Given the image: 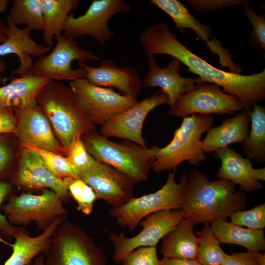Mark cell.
<instances>
[{"mask_svg":"<svg viewBox=\"0 0 265 265\" xmlns=\"http://www.w3.org/2000/svg\"><path fill=\"white\" fill-rule=\"evenodd\" d=\"M139 41L147 57L164 54L175 58L188 68L187 71L198 76V84L213 83L221 87L223 92L238 99L243 110L250 112L265 98V68L247 75L217 68L183 45L165 22L150 26L141 34Z\"/></svg>","mask_w":265,"mask_h":265,"instance_id":"cell-1","label":"cell"},{"mask_svg":"<svg viewBox=\"0 0 265 265\" xmlns=\"http://www.w3.org/2000/svg\"><path fill=\"white\" fill-rule=\"evenodd\" d=\"M187 175L180 210L183 218L194 225L226 219L246 207V193L236 190L237 185L233 182L223 179L210 181L196 168Z\"/></svg>","mask_w":265,"mask_h":265,"instance_id":"cell-2","label":"cell"},{"mask_svg":"<svg viewBox=\"0 0 265 265\" xmlns=\"http://www.w3.org/2000/svg\"><path fill=\"white\" fill-rule=\"evenodd\" d=\"M37 103L65 151L76 134L97 131L70 87L63 83L50 80L37 96Z\"/></svg>","mask_w":265,"mask_h":265,"instance_id":"cell-3","label":"cell"},{"mask_svg":"<svg viewBox=\"0 0 265 265\" xmlns=\"http://www.w3.org/2000/svg\"><path fill=\"white\" fill-rule=\"evenodd\" d=\"M88 153L131 178L135 184L147 181L158 146L143 147L124 140L113 142L94 132L82 136Z\"/></svg>","mask_w":265,"mask_h":265,"instance_id":"cell-4","label":"cell"},{"mask_svg":"<svg viewBox=\"0 0 265 265\" xmlns=\"http://www.w3.org/2000/svg\"><path fill=\"white\" fill-rule=\"evenodd\" d=\"M214 122L211 115L192 114L183 118L171 141L165 146L158 147L152 167L156 172L172 171L184 161L195 166L206 159L201 137Z\"/></svg>","mask_w":265,"mask_h":265,"instance_id":"cell-5","label":"cell"},{"mask_svg":"<svg viewBox=\"0 0 265 265\" xmlns=\"http://www.w3.org/2000/svg\"><path fill=\"white\" fill-rule=\"evenodd\" d=\"M45 265H106L105 251L85 230L64 220L43 254Z\"/></svg>","mask_w":265,"mask_h":265,"instance_id":"cell-6","label":"cell"},{"mask_svg":"<svg viewBox=\"0 0 265 265\" xmlns=\"http://www.w3.org/2000/svg\"><path fill=\"white\" fill-rule=\"evenodd\" d=\"M176 169L168 172L167 180L159 190L138 197H133L125 204L112 208L110 214L121 227L133 230L147 216L162 210H180L187 175L183 173L175 181Z\"/></svg>","mask_w":265,"mask_h":265,"instance_id":"cell-7","label":"cell"},{"mask_svg":"<svg viewBox=\"0 0 265 265\" xmlns=\"http://www.w3.org/2000/svg\"><path fill=\"white\" fill-rule=\"evenodd\" d=\"M55 39L56 44L52 51L38 58L28 74L57 81L72 82L84 78V69L81 67L73 69L72 62L77 61L81 66L93 60H99L98 57L90 51L80 47L76 40L62 34L57 35Z\"/></svg>","mask_w":265,"mask_h":265,"instance_id":"cell-8","label":"cell"},{"mask_svg":"<svg viewBox=\"0 0 265 265\" xmlns=\"http://www.w3.org/2000/svg\"><path fill=\"white\" fill-rule=\"evenodd\" d=\"M63 202L54 192L46 189L40 194L23 193L12 196L2 209L11 224L27 226L34 221L44 230L55 219L66 217L68 211Z\"/></svg>","mask_w":265,"mask_h":265,"instance_id":"cell-9","label":"cell"},{"mask_svg":"<svg viewBox=\"0 0 265 265\" xmlns=\"http://www.w3.org/2000/svg\"><path fill=\"white\" fill-rule=\"evenodd\" d=\"M69 86L80 106L94 125H103L138 102L137 97L121 95L111 88L94 85L84 78L70 82Z\"/></svg>","mask_w":265,"mask_h":265,"instance_id":"cell-10","label":"cell"},{"mask_svg":"<svg viewBox=\"0 0 265 265\" xmlns=\"http://www.w3.org/2000/svg\"><path fill=\"white\" fill-rule=\"evenodd\" d=\"M130 5L123 0H93L86 12L75 17L71 12L64 25L62 34L76 40L90 36L101 45H105L114 35L108 26L109 19L120 13H128Z\"/></svg>","mask_w":265,"mask_h":265,"instance_id":"cell-11","label":"cell"},{"mask_svg":"<svg viewBox=\"0 0 265 265\" xmlns=\"http://www.w3.org/2000/svg\"><path fill=\"white\" fill-rule=\"evenodd\" d=\"M183 218L180 210H162L153 213L139 223L140 232L132 238H127L123 232L110 233L109 240L113 243V260L119 263L132 251L142 247H156L159 241L171 231Z\"/></svg>","mask_w":265,"mask_h":265,"instance_id":"cell-12","label":"cell"},{"mask_svg":"<svg viewBox=\"0 0 265 265\" xmlns=\"http://www.w3.org/2000/svg\"><path fill=\"white\" fill-rule=\"evenodd\" d=\"M197 88L181 96L169 115L184 118L192 114H234L243 110L238 99L222 91L217 84H198Z\"/></svg>","mask_w":265,"mask_h":265,"instance_id":"cell-13","label":"cell"},{"mask_svg":"<svg viewBox=\"0 0 265 265\" xmlns=\"http://www.w3.org/2000/svg\"><path fill=\"white\" fill-rule=\"evenodd\" d=\"M78 178L89 185L101 199L116 208L133 196L134 182L112 166L94 159L91 164L78 172Z\"/></svg>","mask_w":265,"mask_h":265,"instance_id":"cell-14","label":"cell"},{"mask_svg":"<svg viewBox=\"0 0 265 265\" xmlns=\"http://www.w3.org/2000/svg\"><path fill=\"white\" fill-rule=\"evenodd\" d=\"M168 100L167 95L159 89L101 126L99 133L107 138H121L147 147L142 133L145 119L152 110L167 104Z\"/></svg>","mask_w":265,"mask_h":265,"instance_id":"cell-15","label":"cell"},{"mask_svg":"<svg viewBox=\"0 0 265 265\" xmlns=\"http://www.w3.org/2000/svg\"><path fill=\"white\" fill-rule=\"evenodd\" d=\"M71 178H59L45 166L35 151L22 147L18 167L12 182L21 189L38 190L49 188L63 201L68 200V185Z\"/></svg>","mask_w":265,"mask_h":265,"instance_id":"cell-16","label":"cell"},{"mask_svg":"<svg viewBox=\"0 0 265 265\" xmlns=\"http://www.w3.org/2000/svg\"><path fill=\"white\" fill-rule=\"evenodd\" d=\"M13 109L17 119L14 134L22 147L34 146L65 155V149L54 135L48 119L38 106Z\"/></svg>","mask_w":265,"mask_h":265,"instance_id":"cell-17","label":"cell"},{"mask_svg":"<svg viewBox=\"0 0 265 265\" xmlns=\"http://www.w3.org/2000/svg\"><path fill=\"white\" fill-rule=\"evenodd\" d=\"M149 71L142 80V87H159L168 96L167 104L172 110L178 99L197 88L199 78H185L180 74L181 63L172 57L168 65L159 67L154 56L148 57Z\"/></svg>","mask_w":265,"mask_h":265,"instance_id":"cell-18","label":"cell"},{"mask_svg":"<svg viewBox=\"0 0 265 265\" xmlns=\"http://www.w3.org/2000/svg\"><path fill=\"white\" fill-rule=\"evenodd\" d=\"M83 68L85 79L90 83L99 87L117 88L121 95L137 97L141 91L142 80L133 67H119L113 61L104 59L97 67L86 65Z\"/></svg>","mask_w":265,"mask_h":265,"instance_id":"cell-19","label":"cell"},{"mask_svg":"<svg viewBox=\"0 0 265 265\" xmlns=\"http://www.w3.org/2000/svg\"><path fill=\"white\" fill-rule=\"evenodd\" d=\"M31 30L26 27L20 28L7 18L6 40L0 44V57L10 54H16L19 59V65L13 70L12 76L26 75L32 67V57L43 56L52 47L35 42L31 37Z\"/></svg>","mask_w":265,"mask_h":265,"instance_id":"cell-20","label":"cell"},{"mask_svg":"<svg viewBox=\"0 0 265 265\" xmlns=\"http://www.w3.org/2000/svg\"><path fill=\"white\" fill-rule=\"evenodd\" d=\"M150 3L172 19L176 29L183 31L186 28H189L193 30L200 39L206 43L211 51L218 54L223 64L229 61L231 58L227 50L224 49L218 41L212 42L209 40L212 34L211 28L202 24L183 3L176 0H151Z\"/></svg>","mask_w":265,"mask_h":265,"instance_id":"cell-21","label":"cell"},{"mask_svg":"<svg viewBox=\"0 0 265 265\" xmlns=\"http://www.w3.org/2000/svg\"><path fill=\"white\" fill-rule=\"evenodd\" d=\"M65 219L64 217H58L34 237L30 236L25 229L16 227L13 235L15 242L12 245V253L4 265H29L34 258L46 252L54 231Z\"/></svg>","mask_w":265,"mask_h":265,"instance_id":"cell-22","label":"cell"},{"mask_svg":"<svg viewBox=\"0 0 265 265\" xmlns=\"http://www.w3.org/2000/svg\"><path fill=\"white\" fill-rule=\"evenodd\" d=\"M215 152L221 164L217 177L239 185L240 190L247 192L259 190L262 188L261 183L254 179L252 175L254 167L250 159L243 158L233 148L228 146Z\"/></svg>","mask_w":265,"mask_h":265,"instance_id":"cell-23","label":"cell"},{"mask_svg":"<svg viewBox=\"0 0 265 265\" xmlns=\"http://www.w3.org/2000/svg\"><path fill=\"white\" fill-rule=\"evenodd\" d=\"M50 80L27 74L0 87V107L26 108L37 106V98Z\"/></svg>","mask_w":265,"mask_h":265,"instance_id":"cell-24","label":"cell"},{"mask_svg":"<svg viewBox=\"0 0 265 265\" xmlns=\"http://www.w3.org/2000/svg\"><path fill=\"white\" fill-rule=\"evenodd\" d=\"M249 112L243 110L235 116L210 128L202 141L205 153L210 154L235 143H243L249 135Z\"/></svg>","mask_w":265,"mask_h":265,"instance_id":"cell-25","label":"cell"},{"mask_svg":"<svg viewBox=\"0 0 265 265\" xmlns=\"http://www.w3.org/2000/svg\"><path fill=\"white\" fill-rule=\"evenodd\" d=\"M194 224L183 218L162 238L161 253L163 257L196 259L199 239L193 231Z\"/></svg>","mask_w":265,"mask_h":265,"instance_id":"cell-26","label":"cell"},{"mask_svg":"<svg viewBox=\"0 0 265 265\" xmlns=\"http://www.w3.org/2000/svg\"><path fill=\"white\" fill-rule=\"evenodd\" d=\"M210 227L221 244L239 245L253 252L265 250L263 230L244 228L223 219L211 222Z\"/></svg>","mask_w":265,"mask_h":265,"instance_id":"cell-27","label":"cell"},{"mask_svg":"<svg viewBox=\"0 0 265 265\" xmlns=\"http://www.w3.org/2000/svg\"><path fill=\"white\" fill-rule=\"evenodd\" d=\"M80 3L79 0H41L44 23L42 39L46 45L52 47L54 38L62 34L68 17Z\"/></svg>","mask_w":265,"mask_h":265,"instance_id":"cell-28","label":"cell"},{"mask_svg":"<svg viewBox=\"0 0 265 265\" xmlns=\"http://www.w3.org/2000/svg\"><path fill=\"white\" fill-rule=\"evenodd\" d=\"M249 114L251 130L242 148L246 158L262 164L265 161V107L255 105Z\"/></svg>","mask_w":265,"mask_h":265,"instance_id":"cell-29","label":"cell"},{"mask_svg":"<svg viewBox=\"0 0 265 265\" xmlns=\"http://www.w3.org/2000/svg\"><path fill=\"white\" fill-rule=\"evenodd\" d=\"M16 26L25 25L31 31L43 30L41 0H14L7 17Z\"/></svg>","mask_w":265,"mask_h":265,"instance_id":"cell-30","label":"cell"},{"mask_svg":"<svg viewBox=\"0 0 265 265\" xmlns=\"http://www.w3.org/2000/svg\"><path fill=\"white\" fill-rule=\"evenodd\" d=\"M199 244L196 260L202 265H221L227 254L220 246L221 243L208 223L195 232Z\"/></svg>","mask_w":265,"mask_h":265,"instance_id":"cell-31","label":"cell"},{"mask_svg":"<svg viewBox=\"0 0 265 265\" xmlns=\"http://www.w3.org/2000/svg\"><path fill=\"white\" fill-rule=\"evenodd\" d=\"M22 147L36 152L41 158L45 166L56 177L60 179L78 178V171L67 157L37 146L27 145Z\"/></svg>","mask_w":265,"mask_h":265,"instance_id":"cell-32","label":"cell"},{"mask_svg":"<svg viewBox=\"0 0 265 265\" xmlns=\"http://www.w3.org/2000/svg\"><path fill=\"white\" fill-rule=\"evenodd\" d=\"M68 189L77 203V210L85 215H90L92 212L94 202L98 199L93 189L80 178H71Z\"/></svg>","mask_w":265,"mask_h":265,"instance_id":"cell-33","label":"cell"},{"mask_svg":"<svg viewBox=\"0 0 265 265\" xmlns=\"http://www.w3.org/2000/svg\"><path fill=\"white\" fill-rule=\"evenodd\" d=\"M231 222L254 230H263L265 227V204H259L249 210L234 212L230 217Z\"/></svg>","mask_w":265,"mask_h":265,"instance_id":"cell-34","label":"cell"},{"mask_svg":"<svg viewBox=\"0 0 265 265\" xmlns=\"http://www.w3.org/2000/svg\"><path fill=\"white\" fill-rule=\"evenodd\" d=\"M82 136L80 133L74 135L65 149L66 157L78 172L89 166L95 159L87 151Z\"/></svg>","mask_w":265,"mask_h":265,"instance_id":"cell-35","label":"cell"},{"mask_svg":"<svg viewBox=\"0 0 265 265\" xmlns=\"http://www.w3.org/2000/svg\"><path fill=\"white\" fill-rule=\"evenodd\" d=\"M247 19L251 23L253 30L250 32V40L255 47H260L265 50V15H258L251 6L245 0L242 4Z\"/></svg>","mask_w":265,"mask_h":265,"instance_id":"cell-36","label":"cell"},{"mask_svg":"<svg viewBox=\"0 0 265 265\" xmlns=\"http://www.w3.org/2000/svg\"><path fill=\"white\" fill-rule=\"evenodd\" d=\"M123 265H161L156 247H142L128 254L122 260Z\"/></svg>","mask_w":265,"mask_h":265,"instance_id":"cell-37","label":"cell"},{"mask_svg":"<svg viewBox=\"0 0 265 265\" xmlns=\"http://www.w3.org/2000/svg\"><path fill=\"white\" fill-rule=\"evenodd\" d=\"M243 0H187L188 4L196 11L205 13L242 4Z\"/></svg>","mask_w":265,"mask_h":265,"instance_id":"cell-38","label":"cell"},{"mask_svg":"<svg viewBox=\"0 0 265 265\" xmlns=\"http://www.w3.org/2000/svg\"><path fill=\"white\" fill-rule=\"evenodd\" d=\"M12 184L9 182L0 180V209L2 202L9 194ZM16 227L10 223L6 217L0 213V231L8 236H13Z\"/></svg>","mask_w":265,"mask_h":265,"instance_id":"cell-39","label":"cell"},{"mask_svg":"<svg viewBox=\"0 0 265 265\" xmlns=\"http://www.w3.org/2000/svg\"><path fill=\"white\" fill-rule=\"evenodd\" d=\"M17 119L13 108L0 107V135L14 133Z\"/></svg>","mask_w":265,"mask_h":265,"instance_id":"cell-40","label":"cell"},{"mask_svg":"<svg viewBox=\"0 0 265 265\" xmlns=\"http://www.w3.org/2000/svg\"><path fill=\"white\" fill-rule=\"evenodd\" d=\"M3 135H0V176L7 170L13 158L12 145L9 140Z\"/></svg>","mask_w":265,"mask_h":265,"instance_id":"cell-41","label":"cell"},{"mask_svg":"<svg viewBox=\"0 0 265 265\" xmlns=\"http://www.w3.org/2000/svg\"><path fill=\"white\" fill-rule=\"evenodd\" d=\"M221 265H258L254 252L233 253L227 254Z\"/></svg>","mask_w":265,"mask_h":265,"instance_id":"cell-42","label":"cell"},{"mask_svg":"<svg viewBox=\"0 0 265 265\" xmlns=\"http://www.w3.org/2000/svg\"><path fill=\"white\" fill-rule=\"evenodd\" d=\"M161 265H202L195 259H179L163 257Z\"/></svg>","mask_w":265,"mask_h":265,"instance_id":"cell-43","label":"cell"},{"mask_svg":"<svg viewBox=\"0 0 265 265\" xmlns=\"http://www.w3.org/2000/svg\"><path fill=\"white\" fill-rule=\"evenodd\" d=\"M252 175L254 179L259 181L265 180V168H253L252 172Z\"/></svg>","mask_w":265,"mask_h":265,"instance_id":"cell-44","label":"cell"},{"mask_svg":"<svg viewBox=\"0 0 265 265\" xmlns=\"http://www.w3.org/2000/svg\"><path fill=\"white\" fill-rule=\"evenodd\" d=\"M6 29L7 25L0 18V44L3 43L7 39Z\"/></svg>","mask_w":265,"mask_h":265,"instance_id":"cell-45","label":"cell"},{"mask_svg":"<svg viewBox=\"0 0 265 265\" xmlns=\"http://www.w3.org/2000/svg\"><path fill=\"white\" fill-rule=\"evenodd\" d=\"M7 65L4 60H0V84L5 82L6 78L3 75V73L6 69Z\"/></svg>","mask_w":265,"mask_h":265,"instance_id":"cell-46","label":"cell"},{"mask_svg":"<svg viewBox=\"0 0 265 265\" xmlns=\"http://www.w3.org/2000/svg\"><path fill=\"white\" fill-rule=\"evenodd\" d=\"M258 265H265V254L260 252H254Z\"/></svg>","mask_w":265,"mask_h":265,"instance_id":"cell-47","label":"cell"},{"mask_svg":"<svg viewBox=\"0 0 265 265\" xmlns=\"http://www.w3.org/2000/svg\"><path fill=\"white\" fill-rule=\"evenodd\" d=\"M29 265H45L44 255L43 254L38 255L34 261Z\"/></svg>","mask_w":265,"mask_h":265,"instance_id":"cell-48","label":"cell"},{"mask_svg":"<svg viewBox=\"0 0 265 265\" xmlns=\"http://www.w3.org/2000/svg\"><path fill=\"white\" fill-rule=\"evenodd\" d=\"M9 3V0H0V13H4L7 10Z\"/></svg>","mask_w":265,"mask_h":265,"instance_id":"cell-49","label":"cell"}]
</instances>
